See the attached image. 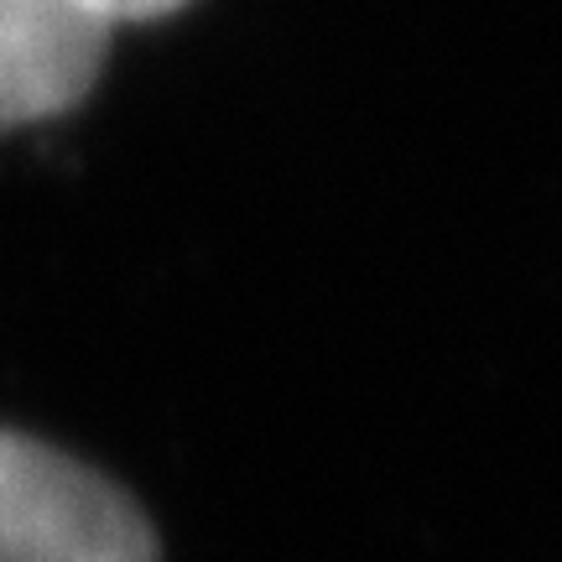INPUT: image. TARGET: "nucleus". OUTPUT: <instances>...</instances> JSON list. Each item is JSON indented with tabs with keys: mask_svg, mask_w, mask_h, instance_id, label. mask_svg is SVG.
<instances>
[{
	"mask_svg": "<svg viewBox=\"0 0 562 562\" xmlns=\"http://www.w3.org/2000/svg\"><path fill=\"white\" fill-rule=\"evenodd\" d=\"M0 562H161L140 505L42 438L0 427Z\"/></svg>",
	"mask_w": 562,
	"mask_h": 562,
	"instance_id": "obj_1",
	"label": "nucleus"
},
{
	"mask_svg": "<svg viewBox=\"0 0 562 562\" xmlns=\"http://www.w3.org/2000/svg\"><path fill=\"white\" fill-rule=\"evenodd\" d=\"M110 26L79 0H0V131L68 115L100 79Z\"/></svg>",
	"mask_w": 562,
	"mask_h": 562,
	"instance_id": "obj_2",
	"label": "nucleus"
},
{
	"mask_svg": "<svg viewBox=\"0 0 562 562\" xmlns=\"http://www.w3.org/2000/svg\"><path fill=\"white\" fill-rule=\"evenodd\" d=\"M83 11L104 26H121V21H157V16H172L182 11L188 0H79Z\"/></svg>",
	"mask_w": 562,
	"mask_h": 562,
	"instance_id": "obj_3",
	"label": "nucleus"
}]
</instances>
